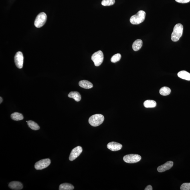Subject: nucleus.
I'll return each instance as SVG.
<instances>
[{
  "instance_id": "9b49d317",
  "label": "nucleus",
  "mask_w": 190,
  "mask_h": 190,
  "mask_svg": "<svg viewBox=\"0 0 190 190\" xmlns=\"http://www.w3.org/2000/svg\"><path fill=\"white\" fill-rule=\"evenodd\" d=\"M122 146L121 144L114 142H110L107 145L108 149L114 151L120 150L122 149Z\"/></svg>"
},
{
  "instance_id": "4be33fe9",
  "label": "nucleus",
  "mask_w": 190,
  "mask_h": 190,
  "mask_svg": "<svg viewBox=\"0 0 190 190\" xmlns=\"http://www.w3.org/2000/svg\"><path fill=\"white\" fill-rule=\"evenodd\" d=\"M115 3V0H103L101 3L104 6H110L114 5Z\"/></svg>"
},
{
  "instance_id": "bb28decb",
  "label": "nucleus",
  "mask_w": 190,
  "mask_h": 190,
  "mask_svg": "<svg viewBox=\"0 0 190 190\" xmlns=\"http://www.w3.org/2000/svg\"><path fill=\"white\" fill-rule=\"evenodd\" d=\"M0 99H1V101H0L1 102H0V103L1 104L2 102L3 101V99H2V98L1 97H0Z\"/></svg>"
},
{
  "instance_id": "393cba45",
  "label": "nucleus",
  "mask_w": 190,
  "mask_h": 190,
  "mask_svg": "<svg viewBox=\"0 0 190 190\" xmlns=\"http://www.w3.org/2000/svg\"><path fill=\"white\" fill-rule=\"evenodd\" d=\"M178 3H186L189 2L190 0H175Z\"/></svg>"
},
{
  "instance_id": "4468645a",
  "label": "nucleus",
  "mask_w": 190,
  "mask_h": 190,
  "mask_svg": "<svg viewBox=\"0 0 190 190\" xmlns=\"http://www.w3.org/2000/svg\"><path fill=\"white\" fill-rule=\"evenodd\" d=\"M178 76L182 79L190 81V73L185 71H180L178 73Z\"/></svg>"
},
{
  "instance_id": "f257e3e1",
  "label": "nucleus",
  "mask_w": 190,
  "mask_h": 190,
  "mask_svg": "<svg viewBox=\"0 0 190 190\" xmlns=\"http://www.w3.org/2000/svg\"><path fill=\"white\" fill-rule=\"evenodd\" d=\"M183 26L180 23H178L174 26L173 31L171 35V39L173 42H177L179 40L183 32Z\"/></svg>"
},
{
  "instance_id": "f03ea898",
  "label": "nucleus",
  "mask_w": 190,
  "mask_h": 190,
  "mask_svg": "<svg viewBox=\"0 0 190 190\" xmlns=\"http://www.w3.org/2000/svg\"><path fill=\"white\" fill-rule=\"evenodd\" d=\"M145 12L140 10L135 15L132 16L130 19V22L132 24L137 25L143 22L145 19Z\"/></svg>"
},
{
  "instance_id": "a211bd4d",
  "label": "nucleus",
  "mask_w": 190,
  "mask_h": 190,
  "mask_svg": "<svg viewBox=\"0 0 190 190\" xmlns=\"http://www.w3.org/2000/svg\"><path fill=\"white\" fill-rule=\"evenodd\" d=\"M156 102L153 100H146L144 103V105L146 108H154L156 106Z\"/></svg>"
},
{
  "instance_id": "20e7f679",
  "label": "nucleus",
  "mask_w": 190,
  "mask_h": 190,
  "mask_svg": "<svg viewBox=\"0 0 190 190\" xmlns=\"http://www.w3.org/2000/svg\"><path fill=\"white\" fill-rule=\"evenodd\" d=\"M91 59L94 62L95 66H99L102 64L103 61V53L101 50L97 51L92 55Z\"/></svg>"
},
{
  "instance_id": "423d86ee",
  "label": "nucleus",
  "mask_w": 190,
  "mask_h": 190,
  "mask_svg": "<svg viewBox=\"0 0 190 190\" xmlns=\"http://www.w3.org/2000/svg\"><path fill=\"white\" fill-rule=\"evenodd\" d=\"M141 156L137 154H129L123 157L124 161L128 163H137L141 160Z\"/></svg>"
},
{
  "instance_id": "0eeeda50",
  "label": "nucleus",
  "mask_w": 190,
  "mask_h": 190,
  "mask_svg": "<svg viewBox=\"0 0 190 190\" xmlns=\"http://www.w3.org/2000/svg\"><path fill=\"white\" fill-rule=\"evenodd\" d=\"M50 163V160L49 158L42 160L35 164V168L36 170H42L48 167Z\"/></svg>"
},
{
  "instance_id": "9d476101",
  "label": "nucleus",
  "mask_w": 190,
  "mask_h": 190,
  "mask_svg": "<svg viewBox=\"0 0 190 190\" xmlns=\"http://www.w3.org/2000/svg\"><path fill=\"white\" fill-rule=\"evenodd\" d=\"M173 165L174 163L173 161H168L164 165L159 166L157 169V171L160 173H162V172L168 171L173 167Z\"/></svg>"
},
{
  "instance_id": "2eb2a0df",
  "label": "nucleus",
  "mask_w": 190,
  "mask_h": 190,
  "mask_svg": "<svg viewBox=\"0 0 190 190\" xmlns=\"http://www.w3.org/2000/svg\"><path fill=\"white\" fill-rule=\"evenodd\" d=\"M142 45V41L141 39H137L132 45V48L134 51H137L141 48Z\"/></svg>"
},
{
  "instance_id": "b1692460",
  "label": "nucleus",
  "mask_w": 190,
  "mask_h": 190,
  "mask_svg": "<svg viewBox=\"0 0 190 190\" xmlns=\"http://www.w3.org/2000/svg\"><path fill=\"white\" fill-rule=\"evenodd\" d=\"M181 190H190V183H185L180 187Z\"/></svg>"
},
{
  "instance_id": "f8f14e48",
  "label": "nucleus",
  "mask_w": 190,
  "mask_h": 190,
  "mask_svg": "<svg viewBox=\"0 0 190 190\" xmlns=\"http://www.w3.org/2000/svg\"><path fill=\"white\" fill-rule=\"evenodd\" d=\"M9 187L12 189L16 190H21L23 189L22 184L18 181H13L10 183Z\"/></svg>"
},
{
  "instance_id": "6ab92c4d",
  "label": "nucleus",
  "mask_w": 190,
  "mask_h": 190,
  "mask_svg": "<svg viewBox=\"0 0 190 190\" xmlns=\"http://www.w3.org/2000/svg\"><path fill=\"white\" fill-rule=\"evenodd\" d=\"M11 117L12 119L15 121L21 120L24 119L23 115L17 112H15L12 114Z\"/></svg>"
},
{
  "instance_id": "dca6fc26",
  "label": "nucleus",
  "mask_w": 190,
  "mask_h": 190,
  "mask_svg": "<svg viewBox=\"0 0 190 190\" xmlns=\"http://www.w3.org/2000/svg\"><path fill=\"white\" fill-rule=\"evenodd\" d=\"M68 96L69 97L74 99L77 102L80 101L82 99L81 95L77 92H71L68 94Z\"/></svg>"
},
{
  "instance_id": "7ed1b4c3",
  "label": "nucleus",
  "mask_w": 190,
  "mask_h": 190,
  "mask_svg": "<svg viewBox=\"0 0 190 190\" xmlns=\"http://www.w3.org/2000/svg\"><path fill=\"white\" fill-rule=\"evenodd\" d=\"M104 120V117L101 114H96L91 117L89 119V122L91 125L96 127L102 124Z\"/></svg>"
},
{
  "instance_id": "a878e982",
  "label": "nucleus",
  "mask_w": 190,
  "mask_h": 190,
  "mask_svg": "<svg viewBox=\"0 0 190 190\" xmlns=\"http://www.w3.org/2000/svg\"><path fill=\"white\" fill-rule=\"evenodd\" d=\"M145 190H152V187L151 185H149L147 186L146 187L145 189H144Z\"/></svg>"
},
{
  "instance_id": "aec40b11",
  "label": "nucleus",
  "mask_w": 190,
  "mask_h": 190,
  "mask_svg": "<svg viewBox=\"0 0 190 190\" xmlns=\"http://www.w3.org/2000/svg\"><path fill=\"white\" fill-rule=\"evenodd\" d=\"M27 122V125L31 129L34 130H37L39 129L40 127L38 124L36 122L33 121L32 120H29L28 121L26 122Z\"/></svg>"
},
{
  "instance_id": "39448f33",
  "label": "nucleus",
  "mask_w": 190,
  "mask_h": 190,
  "mask_svg": "<svg viewBox=\"0 0 190 190\" xmlns=\"http://www.w3.org/2000/svg\"><path fill=\"white\" fill-rule=\"evenodd\" d=\"M47 16L45 13H41L37 16L34 22L35 27L40 28L43 26L46 22Z\"/></svg>"
},
{
  "instance_id": "1a4fd4ad",
  "label": "nucleus",
  "mask_w": 190,
  "mask_h": 190,
  "mask_svg": "<svg viewBox=\"0 0 190 190\" xmlns=\"http://www.w3.org/2000/svg\"><path fill=\"white\" fill-rule=\"evenodd\" d=\"M82 148L80 146H78L73 149L71 151L69 157L70 161H73L78 158L82 153Z\"/></svg>"
},
{
  "instance_id": "f3484780",
  "label": "nucleus",
  "mask_w": 190,
  "mask_h": 190,
  "mask_svg": "<svg viewBox=\"0 0 190 190\" xmlns=\"http://www.w3.org/2000/svg\"><path fill=\"white\" fill-rule=\"evenodd\" d=\"M74 189V187L71 184L64 183L61 184L59 186L60 190H72Z\"/></svg>"
},
{
  "instance_id": "6e6552de",
  "label": "nucleus",
  "mask_w": 190,
  "mask_h": 190,
  "mask_svg": "<svg viewBox=\"0 0 190 190\" xmlns=\"http://www.w3.org/2000/svg\"><path fill=\"white\" fill-rule=\"evenodd\" d=\"M14 60L15 65L18 68L21 69L23 68L24 57L21 51H19L16 54Z\"/></svg>"
},
{
  "instance_id": "5701e85b",
  "label": "nucleus",
  "mask_w": 190,
  "mask_h": 190,
  "mask_svg": "<svg viewBox=\"0 0 190 190\" xmlns=\"http://www.w3.org/2000/svg\"><path fill=\"white\" fill-rule=\"evenodd\" d=\"M121 57V55L119 53L115 54L111 57V61L112 63H116L120 60Z\"/></svg>"
},
{
  "instance_id": "ddd939ff",
  "label": "nucleus",
  "mask_w": 190,
  "mask_h": 190,
  "mask_svg": "<svg viewBox=\"0 0 190 190\" xmlns=\"http://www.w3.org/2000/svg\"><path fill=\"white\" fill-rule=\"evenodd\" d=\"M79 84L81 88L85 89H90L93 87V85L91 82L86 80L80 81L79 82Z\"/></svg>"
},
{
  "instance_id": "412c9836",
  "label": "nucleus",
  "mask_w": 190,
  "mask_h": 190,
  "mask_svg": "<svg viewBox=\"0 0 190 190\" xmlns=\"http://www.w3.org/2000/svg\"><path fill=\"white\" fill-rule=\"evenodd\" d=\"M171 89L167 87H164L160 90V94L162 96H166L171 94Z\"/></svg>"
}]
</instances>
